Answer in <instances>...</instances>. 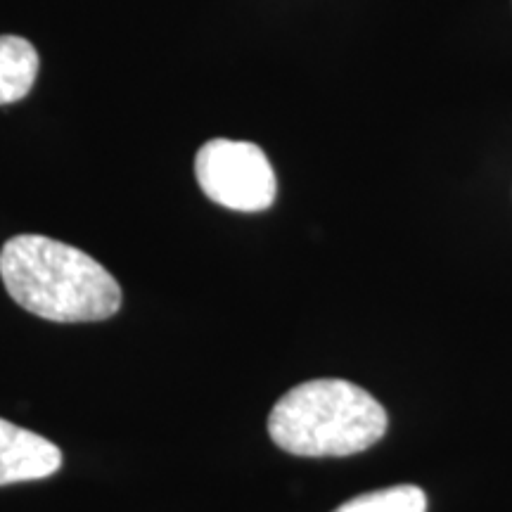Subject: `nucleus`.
<instances>
[{
	"mask_svg": "<svg viewBox=\"0 0 512 512\" xmlns=\"http://www.w3.org/2000/svg\"><path fill=\"white\" fill-rule=\"evenodd\" d=\"M38 67L41 60L27 38L0 36V105H12L27 98L36 83Z\"/></svg>",
	"mask_w": 512,
	"mask_h": 512,
	"instance_id": "obj_5",
	"label": "nucleus"
},
{
	"mask_svg": "<svg viewBox=\"0 0 512 512\" xmlns=\"http://www.w3.org/2000/svg\"><path fill=\"white\" fill-rule=\"evenodd\" d=\"M60 467L62 451L53 441L0 418V486L46 479Z\"/></svg>",
	"mask_w": 512,
	"mask_h": 512,
	"instance_id": "obj_4",
	"label": "nucleus"
},
{
	"mask_svg": "<svg viewBox=\"0 0 512 512\" xmlns=\"http://www.w3.org/2000/svg\"><path fill=\"white\" fill-rule=\"evenodd\" d=\"M387 432L382 403L347 380H309L280 396L268 434L283 451L304 458L354 456Z\"/></svg>",
	"mask_w": 512,
	"mask_h": 512,
	"instance_id": "obj_2",
	"label": "nucleus"
},
{
	"mask_svg": "<svg viewBox=\"0 0 512 512\" xmlns=\"http://www.w3.org/2000/svg\"><path fill=\"white\" fill-rule=\"evenodd\" d=\"M427 498L425 491L418 486L401 484L389 486V489L370 491L351 498L349 503L339 505L335 512H425Z\"/></svg>",
	"mask_w": 512,
	"mask_h": 512,
	"instance_id": "obj_6",
	"label": "nucleus"
},
{
	"mask_svg": "<svg viewBox=\"0 0 512 512\" xmlns=\"http://www.w3.org/2000/svg\"><path fill=\"white\" fill-rule=\"evenodd\" d=\"M0 278L22 309L55 323H91L121 309V287L105 266L46 235H17L5 242Z\"/></svg>",
	"mask_w": 512,
	"mask_h": 512,
	"instance_id": "obj_1",
	"label": "nucleus"
},
{
	"mask_svg": "<svg viewBox=\"0 0 512 512\" xmlns=\"http://www.w3.org/2000/svg\"><path fill=\"white\" fill-rule=\"evenodd\" d=\"M195 176L211 202L233 211H264L278 195V178L266 152L245 140L204 143L195 157Z\"/></svg>",
	"mask_w": 512,
	"mask_h": 512,
	"instance_id": "obj_3",
	"label": "nucleus"
}]
</instances>
